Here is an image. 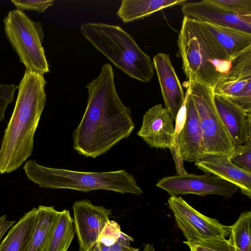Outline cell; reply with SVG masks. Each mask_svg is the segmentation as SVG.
<instances>
[{
	"mask_svg": "<svg viewBox=\"0 0 251 251\" xmlns=\"http://www.w3.org/2000/svg\"><path fill=\"white\" fill-rule=\"evenodd\" d=\"M6 217V215H2L0 217V243L5 232L15 223V221L7 220Z\"/></svg>",
	"mask_w": 251,
	"mask_h": 251,
	"instance_id": "obj_32",
	"label": "cell"
},
{
	"mask_svg": "<svg viewBox=\"0 0 251 251\" xmlns=\"http://www.w3.org/2000/svg\"><path fill=\"white\" fill-rule=\"evenodd\" d=\"M114 75L112 66L105 63L85 86L86 107L72 136L73 148L79 154L95 158L129 137L135 128L130 108L117 92Z\"/></svg>",
	"mask_w": 251,
	"mask_h": 251,
	"instance_id": "obj_1",
	"label": "cell"
},
{
	"mask_svg": "<svg viewBox=\"0 0 251 251\" xmlns=\"http://www.w3.org/2000/svg\"><path fill=\"white\" fill-rule=\"evenodd\" d=\"M44 75L25 70L0 147V174L18 169L32 153L34 136L45 106Z\"/></svg>",
	"mask_w": 251,
	"mask_h": 251,
	"instance_id": "obj_2",
	"label": "cell"
},
{
	"mask_svg": "<svg viewBox=\"0 0 251 251\" xmlns=\"http://www.w3.org/2000/svg\"><path fill=\"white\" fill-rule=\"evenodd\" d=\"M75 234L74 223L70 212H59L43 251H67Z\"/></svg>",
	"mask_w": 251,
	"mask_h": 251,
	"instance_id": "obj_21",
	"label": "cell"
},
{
	"mask_svg": "<svg viewBox=\"0 0 251 251\" xmlns=\"http://www.w3.org/2000/svg\"><path fill=\"white\" fill-rule=\"evenodd\" d=\"M228 158L237 167L251 173V140L245 145L236 147Z\"/></svg>",
	"mask_w": 251,
	"mask_h": 251,
	"instance_id": "obj_27",
	"label": "cell"
},
{
	"mask_svg": "<svg viewBox=\"0 0 251 251\" xmlns=\"http://www.w3.org/2000/svg\"><path fill=\"white\" fill-rule=\"evenodd\" d=\"M122 232L120 226L116 221L109 220L102 229L97 242L105 246H111L119 240Z\"/></svg>",
	"mask_w": 251,
	"mask_h": 251,
	"instance_id": "obj_28",
	"label": "cell"
},
{
	"mask_svg": "<svg viewBox=\"0 0 251 251\" xmlns=\"http://www.w3.org/2000/svg\"><path fill=\"white\" fill-rule=\"evenodd\" d=\"M144 248L143 251H155L152 245L147 244L144 245Z\"/></svg>",
	"mask_w": 251,
	"mask_h": 251,
	"instance_id": "obj_33",
	"label": "cell"
},
{
	"mask_svg": "<svg viewBox=\"0 0 251 251\" xmlns=\"http://www.w3.org/2000/svg\"><path fill=\"white\" fill-rule=\"evenodd\" d=\"M35 231L25 251H43L59 212L53 206L39 205Z\"/></svg>",
	"mask_w": 251,
	"mask_h": 251,
	"instance_id": "obj_22",
	"label": "cell"
},
{
	"mask_svg": "<svg viewBox=\"0 0 251 251\" xmlns=\"http://www.w3.org/2000/svg\"><path fill=\"white\" fill-rule=\"evenodd\" d=\"M156 186L171 196L195 194L200 196L218 195L226 199L232 197L238 189L235 185L211 174H176L159 179Z\"/></svg>",
	"mask_w": 251,
	"mask_h": 251,
	"instance_id": "obj_9",
	"label": "cell"
},
{
	"mask_svg": "<svg viewBox=\"0 0 251 251\" xmlns=\"http://www.w3.org/2000/svg\"><path fill=\"white\" fill-rule=\"evenodd\" d=\"M18 88L14 84H0V122L4 120L6 108L13 101L14 93Z\"/></svg>",
	"mask_w": 251,
	"mask_h": 251,
	"instance_id": "obj_31",
	"label": "cell"
},
{
	"mask_svg": "<svg viewBox=\"0 0 251 251\" xmlns=\"http://www.w3.org/2000/svg\"><path fill=\"white\" fill-rule=\"evenodd\" d=\"M251 212L241 213L236 222L230 226L229 240L235 251H251Z\"/></svg>",
	"mask_w": 251,
	"mask_h": 251,
	"instance_id": "obj_23",
	"label": "cell"
},
{
	"mask_svg": "<svg viewBox=\"0 0 251 251\" xmlns=\"http://www.w3.org/2000/svg\"><path fill=\"white\" fill-rule=\"evenodd\" d=\"M133 239L122 232L119 240L111 246H105L97 242L92 251H133L136 248L130 246V242Z\"/></svg>",
	"mask_w": 251,
	"mask_h": 251,
	"instance_id": "obj_29",
	"label": "cell"
},
{
	"mask_svg": "<svg viewBox=\"0 0 251 251\" xmlns=\"http://www.w3.org/2000/svg\"><path fill=\"white\" fill-rule=\"evenodd\" d=\"M37 216L35 208L25 213L0 243V251H25L35 231Z\"/></svg>",
	"mask_w": 251,
	"mask_h": 251,
	"instance_id": "obj_19",
	"label": "cell"
},
{
	"mask_svg": "<svg viewBox=\"0 0 251 251\" xmlns=\"http://www.w3.org/2000/svg\"><path fill=\"white\" fill-rule=\"evenodd\" d=\"M174 121L162 104H156L144 115L137 135L151 148L170 150L175 130Z\"/></svg>",
	"mask_w": 251,
	"mask_h": 251,
	"instance_id": "obj_13",
	"label": "cell"
},
{
	"mask_svg": "<svg viewBox=\"0 0 251 251\" xmlns=\"http://www.w3.org/2000/svg\"><path fill=\"white\" fill-rule=\"evenodd\" d=\"M251 114V48L232 61L231 67L213 89Z\"/></svg>",
	"mask_w": 251,
	"mask_h": 251,
	"instance_id": "obj_10",
	"label": "cell"
},
{
	"mask_svg": "<svg viewBox=\"0 0 251 251\" xmlns=\"http://www.w3.org/2000/svg\"><path fill=\"white\" fill-rule=\"evenodd\" d=\"M191 251H235L229 239L216 237L201 239L193 242H183Z\"/></svg>",
	"mask_w": 251,
	"mask_h": 251,
	"instance_id": "obj_24",
	"label": "cell"
},
{
	"mask_svg": "<svg viewBox=\"0 0 251 251\" xmlns=\"http://www.w3.org/2000/svg\"><path fill=\"white\" fill-rule=\"evenodd\" d=\"M195 102L202 132L204 154L229 157L235 147L217 111L213 89L189 78L185 82Z\"/></svg>",
	"mask_w": 251,
	"mask_h": 251,
	"instance_id": "obj_7",
	"label": "cell"
},
{
	"mask_svg": "<svg viewBox=\"0 0 251 251\" xmlns=\"http://www.w3.org/2000/svg\"><path fill=\"white\" fill-rule=\"evenodd\" d=\"M168 203L177 226L184 235L186 241L225 238L229 235L230 226L222 225L217 220L202 214L181 197L171 196Z\"/></svg>",
	"mask_w": 251,
	"mask_h": 251,
	"instance_id": "obj_8",
	"label": "cell"
},
{
	"mask_svg": "<svg viewBox=\"0 0 251 251\" xmlns=\"http://www.w3.org/2000/svg\"><path fill=\"white\" fill-rule=\"evenodd\" d=\"M3 23L6 38L26 69L43 75L49 73L42 45L44 34L41 23L33 21L17 9L10 11Z\"/></svg>",
	"mask_w": 251,
	"mask_h": 251,
	"instance_id": "obj_6",
	"label": "cell"
},
{
	"mask_svg": "<svg viewBox=\"0 0 251 251\" xmlns=\"http://www.w3.org/2000/svg\"><path fill=\"white\" fill-rule=\"evenodd\" d=\"M153 63L165 106L174 121L185 101V94L169 54L159 53Z\"/></svg>",
	"mask_w": 251,
	"mask_h": 251,
	"instance_id": "obj_15",
	"label": "cell"
},
{
	"mask_svg": "<svg viewBox=\"0 0 251 251\" xmlns=\"http://www.w3.org/2000/svg\"><path fill=\"white\" fill-rule=\"evenodd\" d=\"M185 102L179 110L176 120V127L171 152L175 161L177 174L183 175L187 173L185 170L178 148V134L181 130L185 120Z\"/></svg>",
	"mask_w": 251,
	"mask_h": 251,
	"instance_id": "obj_25",
	"label": "cell"
},
{
	"mask_svg": "<svg viewBox=\"0 0 251 251\" xmlns=\"http://www.w3.org/2000/svg\"><path fill=\"white\" fill-rule=\"evenodd\" d=\"M198 23L212 37L231 61L251 48L250 33L207 23Z\"/></svg>",
	"mask_w": 251,
	"mask_h": 251,
	"instance_id": "obj_18",
	"label": "cell"
},
{
	"mask_svg": "<svg viewBox=\"0 0 251 251\" xmlns=\"http://www.w3.org/2000/svg\"><path fill=\"white\" fill-rule=\"evenodd\" d=\"M23 169L28 179L40 188L69 189L84 192L103 190L137 195L143 193L133 176L125 170L81 172L43 166L34 160L27 161Z\"/></svg>",
	"mask_w": 251,
	"mask_h": 251,
	"instance_id": "obj_5",
	"label": "cell"
},
{
	"mask_svg": "<svg viewBox=\"0 0 251 251\" xmlns=\"http://www.w3.org/2000/svg\"><path fill=\"white\" fill-rule=\"evenodd\" d=\"M213 100L235 149L247 144L251 140V114L226 97L213 94Z\"/></svg>",
	"mask_w": 251,
	"mask_h": 251,
	"instance_id": "obj_16",
	"label": "cell"
},
{
	"mask_svg": "<svg viewBox=\"0 0 251 251\" xmlns=\"http://www.w3.org/2000/svg\"><path fill=\"white\" fill-rule=\"evenodd\" d=\"M177 43L187 79L213 89L229 71L232 61L198 21L184 16Z\"/></svg>",
	"mask_w": 251,
	"mask_h": 251,
	"instance_id": "obj_3",
	"label": "cell"
},
{
	"mask_svg": "<svg viewBox=\"0 0 251 251\" xmlns=\"http://www.w3.org/2000/svg\"><path fill=\"white\" fill-rule=\"evenodd\" d=\"M184 16L197 21L234 28L251 34V16L231 14L211 0L187 1L182 4Z\"/></svg>",
	"mask_w": 251,
	"mask_h": 251,
	"instance_id": "obj_12",
	"label": "cell"
},
{
	"mask_svg": "<svg viewBox=\"0 0 251 251\" xmlns=\"http://www.w3.org/2000/svg\"><path fill=\"white\" fill-rule=\"evenodd\" d=\"M73 209L79 251H92L112 210L102 205H95L87 200L75 201Z\"/></svg>",
	"mask_w": 251,
	"mask_h": 251,
	"instance_id": "obj_11",
	"label": "cell"
},
{
	"mask_svg": "<svg viewBox=\"0 0 251 251\" xmlns=\"http://www.w3.org/2000/svg\"><path fill=\"white\" fill-rule=\"evenodd\" d=\"M195 165L205 174L212 175L236 185L243 194L251 198V173L234 165L228 157L206 155Z\"/></svg>",
	"mask_w": 251,
	"mask_h": 251,
	"instance_id": "obj_17",
	"label": "cell"
},
{
	"mask_svg": "<svg viewBox=\"0 0 251 251\" xmlns=\"http://www.w3.org/2000/svg\"><path fill=\"white\" fill-rule=\"evenodd\" d=\"M186 88V117L178 134V148L183 160L196 163L205 156L203 135L195 102Z\"/></svg>",
	"mask_w": 251,
	"mask_h": 251,
	"instance_id": "obj_14",
	"label": "cell"
},
{
	"mask_svg": "<svg viewBox=\"0 0 251 251\" xmlns=\"http://www.w3.org/2000/svg\"><path fill=\"white\" fill-rule=\"evenodd\" d=\"M80 31L95 48L128 76L145 83L152 78L153 61L121 26L87 23L81 25Z\"/></svg>",
	"mask_w": 251,
	"mask_h": 251,
	"instance_id": "obj_4",
	"label": "cell"
},
{
	"mask_svg": "<svg viewBox=\"0 0 251 251\" xmlns=\"http://www.w3.org/2000/svg\"><path fill=\"white\" fill-rule=\"evenodd\" d=\"M185 0H123L117 12L124 22L128 23L149 16L162 9L182 5Z\"/></svg>",
	"mask_w": 251,
	"mask_h": 251,
	"instance_id": "obj_20",
	"label": "cell"
},
{
	"mask_svg": "<svg viewBox=\"0 0 251 251\" xmlns=\"http://www.w3.org/2000/svg\"><path fill=\"white\" fill-rule=\"evenodd\" d=\"M17 10L36 11L43 13L49 7L52 5L54 0H11Z\"/></svg>",
	"mask_w": 251,
	"mask_h": 251,
	"instance_id": "obj_30",
	"label": "cell"
},
{
	"mask_svg": "<svg viewBox=\"0 0 251 251\" xmlns=\"http://www.w3.org/2000/svg\"><path fill=\"white\" fill-rule=\"evenodd\" d=\"M229 13L240 17L251 16V0H211Z\"/></svg>",
	"mask_w": 251,
	"mask_h": 251,
	"instance_id": "obj_26",
	"label": "cell"
}]
</instances>
